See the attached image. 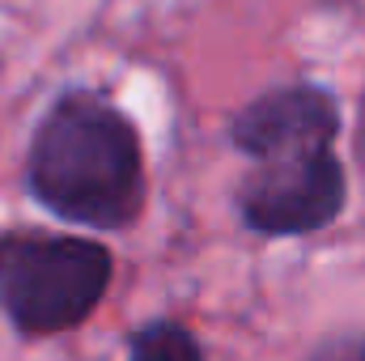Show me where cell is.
Returning <instances> with one entry per match:
<instances>
[{
	"instance_id": "8992f818",
	"label": "cell",
	"mask_w": 365,
	"mask_h": 361,
	"mask_svg": "<svg viewBox=\"0 0 365 361\" xmlns=\"http://www.w3.org/2000/svg\"><path fill=\"white\" fill-rule=\"evenodd\" d=\"M306 361H365V327H349V332H331L323 336Z\"/></svg>"
},
{
	"instance_id": "52a82bcc",
	"label": "cell",
	"mask_w": 365,
	"mask_h": 361,
	"mask_svg": "<svg viewBox=\"0 0 365 361\" xmlns=\"http://www.w3.org/2000/svg\"><path fill=\"white\" fill-rule=\"evenodd\" d=\"M0 64H4V60H0Z\"/></svg>"
},
{
	"instance_id": "277c9868",
	"label": "cell",
	"mask_w": 365,
	"mask_h": 361,
	"mask_svg": "<svg viewBox=\"0 0 365 361\" xmlns=\"http://www.w3.org/2000/svg\"><path fill=\"white\" fill-rule=\"evenodd\" d=\"M344 128L340 98L319 81H289L255 93L247 106L230 115V145L234 153L264 162H289V158H314L336 149V136Z\"/></svg>"
},
{
	"instance_id": "5b68a950",
	"label": "cell",
	"mask_w": 365,
	"mask_h": 361,
	"mask_svg": "<svg viewBox=\"0 0 365 361\" xmlns=\"http://www.w3.org/2000/svg\"><path fill=\"white\" fill-rule=\"evenodd\" d=\"M128 361H208L179 319H149L128 336Z\"/></svg>"
},
{
	"instance_id": "6da1fadb",
	"label": "cell",
	"mask_w": 365,
	"mask_h": 361,
	"mask_svg": "<svg viewBox=\"0 0 365 361\" xmlns=\"http://www.w3.org/2000/svg\"><path fill=\"white\" fill-rule=\"evenodd\" d=\"M26 195L56 221L119 234L149 200L145 141L136 119L93 86H64L38 115L26 166Z\"/></svg>"
},
{
	"instance_id": "7a4b0ae2",
	"label": "cell",
	"mask_w": 365,
	"mask_h": 361,
	"mask_svg": "<svg viewBox=\"0 0 365 361\" xmlns=\"http://www.w3.org/2000/svg\"><path fill=\"white\" fill-rule=\"evenodd\" d=\"M115 255L106 243L56 230H0V315L17 336L77 332L106 302Z\"/></svg>"
},
{
	"instance_id": "3957f363",
	"label": "cell",
	"mask_w": 365,
	"mask_h": 361,
	"mask_svg": "<svg viewBox=\"0 0 365 361\" xmlns=\"http://www.w3.org/2000/svg\"><path fill=\"white\" fill-rule=\"evenodd\" d=\"M242 230L259 238H306L336 225L349 208V171L336 149L255 166L234 191Z\"/></svg>"
}]
</instances>
